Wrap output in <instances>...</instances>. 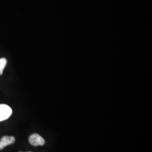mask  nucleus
I'll return each mask as SVG.
<instances>
[{
    "label": "nucleus",
    "mask_w": 152,
    "mask_h": 152,
    "mask_svg": "<svg viewBox=\"0 0 152 152\" xmlns=\"http://www.w3.org/2000/svg\"><path fill=\"white\" fill-rule=\"evenodd\" d=\"M29 142L33 146H42L45 143L43 137L37 134H33L31 135L29 138Z\"/></svg>",
    "instance_id": "nucleus-2"
},
{
    "label": "nucleus",
    "mask_w": 152,
    "mask_h": 152,
    "mask_svg": "<svg viewBox=\"0 0 152 152\" xmlns=\"http://www.w3.org/2000/svg\"><path fill=\"white\" fill-rule=\"evenodd\" d=\"M11 108L5 104H0V122L8 119L12 114Z\"/></svg>",
    "instance_id": "nucleus-1"
},
{
    "label": "nucleus",
    "mask_w": 152,
    "mask_h": 152,
    "mask_svg": "<svg viewBox=\"0 0 152 152\" xmlns=\"http://www.w3.org/2000/svg\"><path fill=\"white\" fill-rule=\"evenodd\" d=\"M15 141L14 136H3L0 141V151L2 150L5 147L13 144Z\"/></svg>",
    "instance_id": "nucleus-3"
},
{
    "label": "nucleus",
    "mask_w": 152,
    "mask_h": 152,
    "mask_svg": "<svg viewBox=\"0 0 152 152\" xmlns=\"http://www.w3.org/2000/svg\"><path fill=\"white\" fill-rule=\"evenodd\" d=\"M7 64V60L6 58L0 59V75H2L3 73V71L5 68Z\"/></svg>",
    "instance_id": "nucleus-4"
},
{
    "label": "nucleus",
    "mask_w": 152,
    "mask_h": 152,
    "mask_svg": "<svg viewBox=\"0 0 152 152\" xmlns=\"http://www.w3.org/2000/svg\"></svg>",
    "instance_id": "nucleus-5"
}]
</instances>
